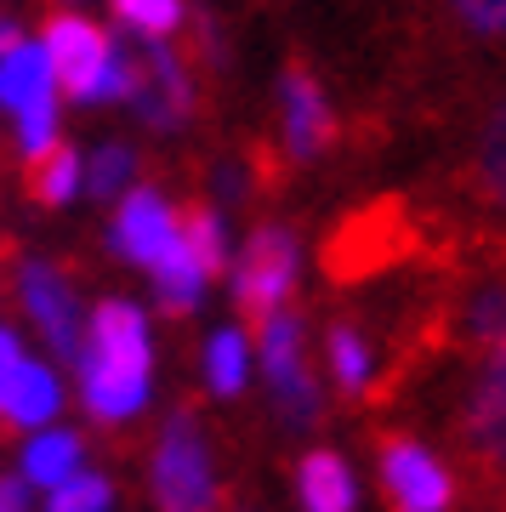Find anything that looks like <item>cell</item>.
Here are the masks:
<instances>
[{
	"instance_id": "484cf974",
	"label": "cell",
	"mask_w": 506,
	"mask_h": 512,
	"mask_svg": "<svg viewBox=\"0 0 506 512\" xmlns=\"http://www.w3.org/2000/svg\"><path fill=\"white\" fill-rule=\"evenodd\" d=\"M18 143H23V154L35 160V154H46V148L57 143V97L46 92V97H35L29 109H18Z\"/></svg>"
},
{
	"instance_id": "f1b7e54d",
	"label": "cell",
	"mask_w": 506,
	"mask_h": 512,
	"mask_svg": "<svg viewBox=\"0 0 506 512\" xmlns=\"http://www.w3.org/2000/svg\"><path fill=\"white\" fill-rule=\"evenodd\" d=\"M0 507H6V512H29V478H23V473L0 478Z\"/></svg>"
},
{
	"instance_id": "603a6c76",
	"label": "cell",
	"mask_w": 506,
	"mask_h": 512,
	"mask_svg": "<svg viewBox=\"0 0 506 512\" xmlns=\"http://www.w3.org/2000/svg\"><path fill=\"white\" fill-rule=\"evenodd\" d=\"M330 376L342 382V393H364V382H370V342L353 325L330 330Z\"/></svg>"
},
{
	"instance_id": "7a4b0ae2",
	"label": "cell",
	"mask_w": 506,
	"mask_h": 512,
	"mask_svg": "<svg viewBox=\"0 0 506 512\" xmlns=\"http://www.w3.org/2000/svg\"><path fill=\"white\" fill-rule=\"evenodd\" d=\"M148 490L160 512H217V467H211V444L199 433L194 410H177L165 421L160 444L148 456Z\"/></svg>"
},
{
	"instance_id": "e0dca14e",
	"label": "cell",
	"mask_w": 506,
	"mask_h": 512,
	"mask_svg": "<svg viewBox=\"0 0 506 512\" xmlns=\"http://www.w3.org/2000/svg\"><path fill=\"white\" fill-rule=\"evenodd\" d=\"M148 274H154V291H160L165 313H194L199 308V296H205V268H199L194 251L182 245V228H177V245H171Z\"/></svg>"
},
{
	"instance_id": "2e32d148",
	"label": "cell",
	"mask_w": 506,
	"mask_h": 512,
	"mask_svg": "<svg viewBox=\"0 0 506 512\" xmlns=\"http://www.w3.org/2000/svg\"><path fill=\"white\" fill-rule=\"evenodd\" d=\"M57 92L52 86V63H46V46H29L18 40L12 52L0 57V109H29L35 97Z\"/></svg>"
},
{
	"instance_id": "4fadbf2b",
	"label": "cell",
	"mask_w": 506,
	"mask_h": 512,
	"mask_svg": "<svg viewBox=\"0 0 506 512\" xmlns=\"http://www.w3.org/2000/svg\"><path fill=\"white\" fill-rule=\"evenodd\" d=\"M57 410H63V382H57L52 365H40V359H23L18 376H12V387H6V399H0V416L12 421V427H46V421H57Z\"/></svg>"
},
{
	"instance_id": "6da1fadb",
	"label": "cell",
	"mask_w": 506,
	"mask_h": 512,
	"mask_svg": "<svg viewBox=\"0 0 506 512\" xmlns=\"http://www.w3.org/2000/svg\"><path fill=\"white\" fill-rule=\"evenodd\" d=\"M80 370V404L91 421L120 427L148 404V382H154V342H148V319L137 302H97L86 325V348L74 359Z\"/></svg>"
},
{
	"instance_id": "4dcf8cb0",
	"label": "cell",
	"mask_w": 506,
	"mask_h": 512,
	"mask_svg": "<svg viewBox=\"0 0 506 512\" xmlns=\"http://www.w3.org/2000/svg\"><path fill=\"white\" fill-rule=\"evenodd\" d=\"M0 512H6V507H0Z\"/></svg>"
},
{
	"instance_id": "277c9868",
	"label": "cell",
	"mask_w": 506,
	"mask_h": 512,
	"mask_svg": "<svg viewBox=\"0 0 506 512\" xmlns=\"http://www.w3.org/2000/svg\"><path fill=\"white\" fill-rule=\"evenodd\" d=\"M296 274H302V251H296V234L290 228H256L245 239V251L234 262V302L239 313L262 325L268 313H279L296 291Z\"/></svg>"
},
{
	"instance_id": "d6986e66",
	"label": "cell",
	"mask_w": 506,
	"mask_h": 512,
	"mask_svg": "<svg viewBox=\"0 0 506 512\" xmlns=\"http://www.w3.org/2000/svg\"><path fill=\"white\" fill-rule=\"evenodd\" d=\"M74 194H80V154H74V148L57 137L46 154H35V160H29V200H40V205H69Z\"/></svg>"
},
{
	"instance_id": "30bf717a",
	"label": "cell",
	"mask_w": 506,
	"mask_h": 512,
	"mask_svg": "<svg viewBox=\"0 0 506 512\" xmlns=\"http://www.w3.org/2000/svg\"><path fill=\"white\" fill-rule=\"evenodd\" d=\"M171 245H177V211L165 205V194L126 188V200L114 211V251L137 262V268H154Z\"/></svg>"
},
{
	"instance_id": "9a60e30c",
	"label": "cell",
	"mask_w": 506,
	"mask_h": 512,
	"mask_svg": "<svg viewBox=\"0 0 506 512\" xmlns=\"http://www.w3.org/2000/svg\"><path fill=\"white\" fill-rule=\"evenodd\" d=\"M80 467H86V444L69 427H35V439L23 444V478H29V490H52V484H63Z\"/></svg>"
},
{
	"instance_id": "3957f363",
	"label": "cell",
	"mask_w": 506,
	"mask_h": 512,
	"mask_svg": "<svg viewBox=\"0 0 506 512\" xmlns=\"http://www.w3.org/2000/svg\"><path fill=\"white\" fill-rule=\"evenodd\" d=\"M256 353H262L268 393H273V404H279V416H285L290 427H308V421H319L325 393H319L308 359H302V319H296V313H285V308L268 313V319L256 325Z\"/></svg>"
},
{
	"instance_id": "cb8c5ba5",
	"label": "cell",
	"mask_w": 506,
	"mask_h": 512,
	"mask_svg": "<svg viewBox=\"0 0 506 512\" xmlns=\"http://www.w3.org/2000/svg\"><path fill=\"white\" fill-rule=\"evenodd\" d=\"M109 6L114 18L126 29H137L143 40H165L182 23V0H109Z\"/></svg>"
},
{
	"instance_id": "9c48e42d",
	"label": "cell",
	"mask_w": 506,
	"mask_h": 512,
	"mask_svg": "<svg viewBox=\"0 0 506 512\" xmlns=\"http://www.w3.org/2000/svg\"><path fill=\"white\" fill-rule=\"evenodd\" d=\"M279 103H285V154L290 160H313V154H325L330 137H336V114H330L325 86L313 80L308 63H285Z\"/></svg>"
},
{
	"instance_id": "44dd1931",
	"label": "cell",
	"mask_w": 506,
	"mask_h": 512,
	"mask_svg": "<svg viewBox=\"0 0 506 512\" xmlns=\"http://www.w3.org/2000/svg\"><path fill=\"white\" fill-rule=\"evenodd\" d=\"M131 171H137V154L126 143H103L91 160H80V183L91 200H120L131 188Z\"/></svg>"
},
{
	"instance_id": "ba28073f",
	"label": "cell",
	"mask_w": 506,
	"mask_h": 512,
	"mask_svg": "<svg viewBox=\"0 0 506 512\" xmlns=\"http://www.w3.org/2000/svg\"><path fill=\"white\" fill-rule=\"evenodd\" d=\"M131 109L143 114V126H154V131L182 126V120H188V109H194V80H188V63H182L165 40H143Z\"/></svg>"
},
{
	"instance_id": "83f0119b",
	"label": "cell",
	"mask_w": 506,
	"mask_h": 512,
	"mask_svg": "<svg viewBox=\"0 0 506 512\" xmlns=\"http://www.w3.org/2000/svg\"><path fill=\"white\" fill-rule=\"evenodd\" d=\"M18 365H23V342H18V336H12L6 325H0V399H6V387H12Z\"/></svg>"
},
{
	"instance_id": "5bb4252c",
	"label": "cell",
	"mask_w": 506,
	"mask_h": 512,
	"mask_svg": "<svg viewBox=\"0 0 506 512\" xmlns=\"http://www.w3.org/2000/svg\"><path fill=\"white\" fill-rule=\"evenodd\" d=\"M472 194L489 217L506 222V97L495 103V114L478 131V148H472Z\"/></svg>"
},
{
	"instance_id": "ffe728a7",
	"label": "cell",
	"mask_w": 506,
	"mask_h": 512,
	"mask_svg": "<svg viewBox=\"0 0 506 512\" xmlns=\"http://www.w3.org/2000/svg\"><path fill=\"white\" fill-rule=\"evenodd\" d=\"M251 376V348H245V336L239 330H217L211 342H205V382L217 399H234L239 387Z\"/></svg>"
},
{
	"instance_id": "f546056e",
	"label": "cell",
	"mask_w": 506,
	"mask_h": 512,
	"mask_svg": "<svg viewBox=\"0 0 506 512\" xmlns=\"http://www.w3.org/2000/svg\"><path fill=\"white\" fill-rule=\"evenodd\" d=\"M18 23H12V18H0V57H6V52H12V46H18Z\"/></svg>"
},
{
	"instance_id": "8fae6325",
	"label": "cell",
	"mask_w": 506,
	"mask_h": 512,
	"mask_svg": "<svg viewBox=\"0 0 506 512\" xmlns=\"http://www.w3.org/2000/svg\"><path fill=\"white\" fill-rule=\"evenodd\" d=\"M461 433H467V444L484 461L506 467V342L489 348L484 370H478V382H472L467 410H461Z\"/></svg>"
},
{
	"instance_id": "ac0fdd59",
	"label": "cell",
	"mask_w": 506,
	"mask_h": 512,
	"mask_svg": "<svg viewBox=\"0 0 506 512\" xmlns=\"http://www.w3.org/2000/svg\"><path fill=\"white\" fill-rule=\"evenodd\" d=\"M177 228H182V245H188L194 262L205 268V279H217V274L234 268V262H228V222H222L217 205H188Z\"/></svg>"
},
{
	"instance_id": "7c38bea8",
	"label": "cell",
	"mask_w": 506,
	"mask_h": 512,
	"mask_svg": "<svg viewBox=\"0 0 506 512\" xmlns=\"http://www.w3.org/2000/svg\"><path fill=\"white\" fill-rule=\"evenodd\" d=\"M296 495H302V512H353L359 507V478L336 450H308L296 467Z\"/></svg>"
},
{
	"instance_id": "5b68a950",
	"label": "cell",
	"mask_w": 506,
	"mask_h": 512,
	"mask_svg": "<svg viewBox=\"0 0 506 512\" xmlns=\"http://www.w3.org/2000/svg\"><path fill=\"white\" fill-rule=\"evenodd\" d=\"M18 296H23V313H29V319L40 325V336H46V348L74 365L80 348H86V308H80L69 274H63L57 262L29 256V262L18 268Z\"/></svg>"
},
{
	"instance_id": "4316f807",
	"label": "cell",
	"mask_w": 506,
	"mask_h": 512,
	"mask_svg": "<svg viewBox=\"0 0 506 512\" xmlns=\"http://www.w3.org/2000/svg\"><path fill=\"white\" fill-rule=\"evenodd\" d=\"M455 18L478 35H506V0H455Z\"/></svg>"
},
{
	"instance_id": "8992f818",
	"label": "cell",
	"mask_w": 506,
	"mask_h": 512,
	"mask_svg": "<svg viewBox=\"0 0 506 512\" xmlns=\"http://www.w3.org/2000/svg\"><path fill=\"white\" fill-rule=\"evenodd\" d=\"M381 490L393 512H450L455 478L450 467L416 439H381Z\"/></svg>"
},
{
	"instance_id": "d4e9b609",
	"label": "cell",
	"mask_w": 506,
	"mask_h": 512,
	"mask_svg": "<svg viewBox=\"0 0 506 512\" xmlns=\"http://www.w3.org/2000/svg\"><path fill=\"white\" fill-rule=\"evenodd\" d=\"M467 336L478 342V348H501L506 342V285H495V291H478L467 308Z\"/></svg>"
},
{
	"instance_id": "7402d4cb",
	"label": "cell",
	"mask_w": 506,
	"mask_h": 512,
	"mask_svg": "<svg viewBox=\"0 0 506 512\" xmlns=\"http://www.w3.org/2000/svg\"><path fill=\"white\" fill-rule=\"evenodd\" d=\"M109 507H114V484L91 467H80V473H69L63 484L46 490V512H109Z\"/></svg>"
},
{
	"instance_id": "52a82bcc",
	"label": "cell",
	"mask_w": 506,
	"mask_h": 512,
	"mask_svg": "<svg viewBox=\"0 0 506 512\" xmlns=\"http://www.w3.org/2000/svg\"><path fill=\"white\" fill-rule=\"evenodd\" d=\"M40 35H46L40 46H46V63H52V86H63L74 103H86L91 86H97V74L109 69L114 40L86 12H52Z\"/></svg>"
}]
</instances>
